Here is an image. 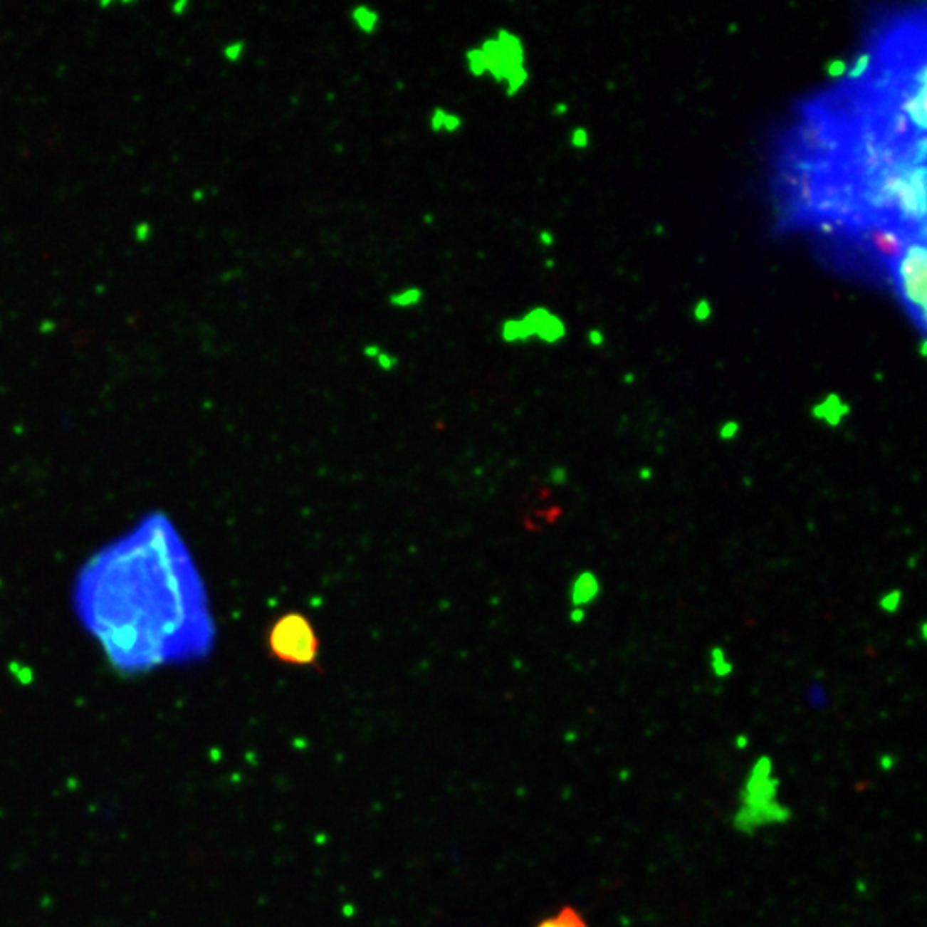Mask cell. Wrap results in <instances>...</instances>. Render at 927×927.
I'll use <instances>...</instances> for the list:
<instances>
[{
	"label": "cell",
	"mask_w": 927,
	"mask_h": 927,
	"mask_svg": "<svg viewBox=\"0 0 927 927\" xmlns=\"http://www.w3.org/2000/svg\"><path fill=\"white\" fill-rule=\"evenodd\" d=\"M711 313H713L711 303H709V300H706V299L699 300V303H697L694 306V318L697 321H708L709 318H711Z\"/></svg>",
	"instance_id": "obj_21"
},
{
	"label": "cell",
	"mask_w": 927,
	"mask_h": 927,
	"mask_svg": "<svg viewBox=\"0 0 927 927\" xmlns=\"http://www.w3.org/2000/svg\"><path fill=\"white\" fill-rule=\"evenodd\" d=\"M74 608L122 674L193 661L215 641L201 575L164 513H150L79 570Z\"/></svg>",
	"instance_id": "obj_1"
},
{
	"label": "cell",
	"mask_w": 927,
	"mask_h": 927,
	"mask_svg": "<svg viewBox=\"0 0 927 927\" xmlns=\"http://www.w3.org/2000/svg\"><path fill=\"white\" fill-rule=\"evenodd\" d=\"M893 131H895V135L900 136V137L908 135L910 127L907 124V117H905L904 114H896L895 115V120H893Z\"/></svg>",
	"instance_id": "obj_22"
},
{
	"label": "cell",
	"mask_w": 927,
	"mask_h": 927,
	"mask_svg": "<svg viewBox=\"0 0 927 927\" xmlns=\"http://www.w3.org/2000/svg\"><path fill=\"white\" fill-rule=\"evenodd\" d=\"M500 338L507 344H524L531 340L533 333L522 318H507L500 325Z\"/></svg>",
	"instance_id": "obj_10"
},
{
	"label": "cell",
	"mask_w": 927,
	"mask_h": 927,
	"mask_svg": "<svg viewBox=\"0 0 927 927\" xmlns=\"http://www.w3.org/2000/svg\"><path fill=\"white\" fill-rule=\"evenodd\" d=\"M843 414H845V407L842 406L837 395L828 397V400L824 404L814 409V416L821 417V419H828V423L831 424H837Z\"/></svg>",
	"instance_id": "obj_15"
},
{
	"label": "cell",
	"mask_w": 927,
	"mask_h": 927,
	"mask_svg": "<svg viewBox=\"0 0 927 927\" xmlns=\"http://www.w3.org/2000/svg\"><path fill=\"white\" fill-rule=\"evenodd\" d=\"M847 70H849V66H847L843 61H840V58L831 61L828 64V74L831 78H840L847 73Z\"/></svg>",
	"instance_id": "obj_23"
},
{
	"label": "cell",
	"mask_w": 927,
	"mask_h": 927,
	"mask_svg": "<svg viewBox=\"0 0 927 927\" xmlns=\"http://www.w3.org/2000/svg\"><path fill=\"white\" fill-rule=\"evenodd\" d=\"M900 110L910 122L918 129V132L926 131V64L922 62L917 70V86L910 95H905L900 102Z\"/></svg>",
	"instance_id": "obj_7"
},
{
	"label": "cell",
	"mask_w": 927,
	"mask_h": 927,
	"mask_svg": "<svg viewBox=\"0 0 927 927\" xmlns=\"http://www.w3.org/2000/svg\"><path fill=\"white\" fill-rule=\"evenodd\" d=\"M871 58L872 57H871L869 52L860 53V56L855 58V62L852 64V68L847 70V73H849L850 81H855V79H860V78L866 76V73L869 70V66H871Z\"/></svg>",
	"instance_id": "obj_16"
},
{
	"label": "cell",
	"mask_w": 927,
	"mask_h": 927,
	"mask_svg": "<svg viewBox=\"0 0 927 927\" xmlns=\"http://www.w3.org/2000/svg\"><path fill=\"white\" fill-rule=\"evenodd\" d=\"M446 114H449V108H444V107H435V108H433L431 114H429V119H428L429 129H431L433 132H436V135H440V132H441V127H444V120H445Z\"/></svg>",
	"instance_id": "obj_17"
},
{
	"label": "cell",
	"mask_w": 927,
	"mask_h": 927,
	"mask_svg": "<svg viewBox=\"0 0 927 927\" xmlns=\"http://www.w3.org/2000/svg\"><path fill=\"white\" fill-rule=\"evenodd\" d=\"M866 236L872 244V248H874L884 260L896 261L901 256V253H904V248H905L904 237L899 236V232L891 231V229L871 227Z\"/></svg>",
	"instance_id": "obj_8"
},
{
	"label": "cell",
	"mask_w": 927,
	"mask_h": 927,
	"mask_svg": "<svg viewBox=\"0 0 927 927\" xmlns=\"http://www.w3.org/2000/svg\"><path fill=\"white\" fill-rule=\"evenodd\" d=\"M423 300H424V290L417 286H411V287H406V289H400L394 292V294H390L388 304L397 309H409V308L419 306Z\"/></svg>",
	"instance_id": "obj_12"
},
{
	"label": "cell",
	"mask_w": 927,
	"mask_h": 927,
	"mask_svg": "<svg viewBox=\"0 0 927 927\" xmlns=\"http://www.w3.org/2000/svg\"><path fill=\"white\" fill-rule=\"evenodd\" d=\"M464 61H466V68L467 73L471 74L473 78H484L486 76V58H484L483 50L476 45V47H469L464 52Z\"/></svg>",
	"instance_id": "obj_13"
},
{
	"label": "cell",
	"mask_w": 927,
	"mask_h": 927,
	"mask_svg": "<svg viewBox=\"0 0 927 927\" xmlns=\"http://www.w3.org/2000/svg\"><path fill=\"white\" fill-rule=\"evenodd\" d=\"M520 318L531 328L533 338H540L546 344H557L567 333V327L560 316L551 313L545 306H534L528 313H524Z\"/></svg>",
	"instance_id": "obj_6"
},
{
	"label": "cell",
	"mask_w": 927,
	"mask_h": 927,
	"mask_svg": "<svg viewBox=\"0 0 927 927\" xmlns=\"http://www.w3.org/2000/svg\"><path fill=\"white\" fill-rule=\"evenodd\" d=\"M567 110H569V105H567V103H557V105H555V108H553V114L555 115H565Z\"/></svg>",
	"instance_id": "obj_29"
},
{
	"label": "cell",
	"mask_w": 927,
	"mask_h": 927,
	"mask_svg": "<svg viewBox=\"0 0 927 927\" xmlns=\"http://www.w3.org/2000/svg\"><path fill=\"white\" fill-rule=\"evenodd\" d=\"M896 287L901 299L916 316L922 332L926 328V289H927V249L922 241H913L904 248L896 260Z\"/></svg>",
	"instance_id": "obj_3"
},
{
	"label": "cell",
	"mask_w": 927,
	"mask_h": 927,
	"mask_svg": "<svg viewBox=\"0 0 927 927\" xmlns=\"http://www.w3.org/2000/svg\"><path fill=\"white\" fill-rule=\"evenodd\" d=\"M598 592V582L596 579L592 577L591 574L580 575V579L575 582L574 586V603L575 604H582L591 601Z\"/></svg>",
	"instance_id": "obj_14"
},
{
	"label": "cell",
	"mask_w": 927,
	"mask_h": 927,
	"mask_svg": "<svg viewBox=\"0 0 927 927\" xmlns=\"http://www.w3.org/2000/svg\"><path fill=\"white\" fill-rule=\"evenodd\" d=\"M464 126V119L455 112H450L446 114L445 120H444V127H441V132H446V135H455L459 132Z\"/></svg>",
	"instance_id": "obj_18"
},
{
	"label": "cell",
	"mask_w": 927,
	"mask_h": 927,
	"mask_svg": "<svg viewBox=\"0 0 927 927\" xmlns=\"http://www.w3.org/2000/svg\"><path fill=\"white\" fill-rule=\"evenodd\" d=\"M377 362H378V366H379V367H383V370L390 371V370H394V367L397 366V357H395V356H392V354H388V352H383V350H382V352L378 354Z\"/></svg>",
	"instance_id": "obj_25"
},
{
	"label": "cell",
	"mask_w": 927,
	"mask_h": 927,
	"mask_svg": "<svg viewBox=\"0 0 927 927\" xmlns=\"http://www.w3.org/2000/svg\"><path fill=\"white\" fill-rule=\"evenodd\" d=\"M349 19L365 35H375L379 29V24H382V14L371 6H366V4L354 6L349 11Z\"/></svg>",
	"instance_id": "obj_9"
},
{
	"label": "cell",
	"mask_w": 927,
	"mask_h": 927,
	"mask_svg": "<svg viewBox=\"0 0 927 927\" xmlns=\"http://www.w3.org/2000/svg\"><path fill=\"white\" fill-rule=\"evenodd\" d=\"M362 352H365V356H366V357L377 359V357H378V354L382 352V347H379L378 344H367L366 347L362 349Z\"/></svg>",
	"instance_id": "obj_27"
},
{
	"label": "cell",
	"mask_w": 927,
	"mask_h": 927,
	"mask_svg": "<svg viewBox=\"0 0 927 927\" xmlns=\"http://www.w3.org/2000/svg\"><path fill=\"white\" fill-rule=\"evenodd\" d=\"M819 229H821V231L824 232V234H833V232H834L833 224H829V222H821V224H819Z\"/></svg>",
	"instance_id": "obj_31"
},
{
	"label": "cell",
	"mask_w": 927,
	"mask_h": 927,
	"mask_svg": "<svg viewBox=\"0 0 927 927\" xmlns=\"http://www.w3.org/2000/svg\"><path fill=\"white\" fill-rule=\"evenodd\" d=\"M899 603H900V592L895 591L884 596V599L881 601V607L888 609V612H895V609L899 608Z\"/></svg>",
	"instance_id": "obj_24"
},
{
	"label": "cell",
	"mask_w": 927,
	"mask_h": 927,
	"mask_svg": "<svg viewBox=\"0 0 927 927\" xmlns=\"http://www.w3.org/2000/svg\"><path fill=\"white\" fill-rule=\"evenodd\" d=\"M540 242L543 246H553L555 244V236L550 231H541L540 232Z\"/></svg>",
	"instance_id": "obj_28"
},
{
	"label": "cell",
	"mask_w": 927,
	"mask_h": 927,
	"mask_svg": "<svg viewBox=\"0 0 927 927\" xmlns=\"http://www.w3.org/2000/svg\"><path fill=\"white\" fill-rule=\"evenodd\" d=\"M545 265H546V266H548V268H551V266H553V265H555V263H553V260H546V263H545Z\"/></svg>",
	"instance_id": "obj_33"
},
{
	"label": "cell",
	"mask_w": 927,
	"mask_h": 927,
	"mask_svg": "<svg viewBox=\"0 0 927 927\" xmlns=\"http://www.w3.org/2000/svg\"><path fill=\"white\" fill-rule=\"evenodd\" d=\"M478 47L486 58V76L496 85L507 83L519 70L528 68L524 41L508 28H498L493 35L483 38Z\"/></svg>",
	"instance_id": "obj_4"
},
{
	"label": "cell",
	"mask_w": 927,
	"mask_h": 927,
	"mask_svg": "<svg viewBox=\"0 0 927 927\" xmlns=\"http://www.w3.org/2000/svg\"><path fill=\"white\" fill-rule=\"evenodd\" d=\"M587 338H590L591 345H595V347H598V345H601L604 342V337L603 333H601V330H591V332L587 333Z\"/></svg>",
	"instance_id": "obj_26"
},
{
	"label": "cell",
	"mask_w": 927,
	"mask_h": 927,
	"mask_svg": "<svg viewBox=\"0 0 927 927\" xmlns=\"http://www.w3.org/2000/svg\"><path fill=\"white\" fill-rule=\"evenodd\" d=\"M433 222H435V215H431V213H428V215H424V224H428V225H429V224H433Z\"/></svg>",
	"instance_id": "obj_32"
},
{
	"label": "cell",
	"mask_w": 927,
	"mask_h": 927,
	"mask_svg": "<svg viewBox=\"0 0 927 927\" xmlns=\"http://www.w3.org/2000/svg\"><path fill=\"white\" fill-rule=\"evenodd\" d=\"M570 145L577 150H586L590 146V132L586 127H575L570 132Z\"/></svg>",
	"instance_id": "obj_19"
},
{
	"label": "cell",
	"mask_w": 927,
	"mask_h": 927,
	"mask_svg": "<svg viewBox=\"0 0 927 927\" xmlns=\"http://www.w3.org/2000/svg\"><path fill=\"white\" fill-rule=\"evenodd\" d=\"M244 50H246L244 41H234V43L227 45V47L224 48V57L227 58L229 62H237L241 61L242 56H244Z\"/></svg>",
	"instance_id": "obj_20"
},
{
	"label": "cell",
	"mask_w": 927,
	"mask_h": 927,
	"mask_svg": "<svg viewBox=\"0 0 927 927\" xmlns=\"http://www.w3.org/2000/svg\"><path fill=\"white\" fill-rule=\"evenodd\" d=\"M726 426H728V429H723V431H721V435H723L725 438H730V436H733V435H735V433H737V424H733V423H730V424H726Z\"/></svg>",
	"instance_id": "obj_30"
},
{
	"label": "cell",
	"mask_w": 927,
	"mask_h": 927,
	"mask_svg": "<svg viewBox=\"0 0 927 927\" xmlns=\"http://www.w3.org/2000/svg\"><path fill=\"white\" fill-rule=\"evenodd\" d=\"M536 927H587V924L574 907H563L557 916L543 918Z\"/></svg>",
	"instance_id": "obj_11"
},
{
	"label": "cell",
	"mask_w": 927,
	"mask_h": 927,
	"mask_svg": "<svg viewBox=\"0 0 927 927\" xmlns=\"http://www.w3.org/2000/svg\"><path fill=\"white\" fill-rule=\"evenodd\" d=\"M899 210L905 220L924 224L926 219V167L916 165L901 174L895 191Z\"/></svg>",
	"instance_id": "obj_5"
},
{
	"label": "cell",
	"mask_w": 927,
	"mask_h": 927,
	"mask_svg": "<svg viewBox=\"0 0 927 927\" xmlns=\"http://www.w3.org/2000/svg\"><path fill=\"white\" fill-rule=\"evenodd\" d=\"M268 649L271 656L278 661L294 666H309L318 659L320 639L306 615L290 612L271 624Z\"/></svg>",
	"instance_id": "obj_2"
}]
</instances>
